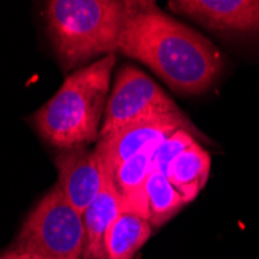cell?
Masks as SVG:
<instances>
[{"label":"cell","instance_id":"cell-15","mask_svg":"<svg viewBox=\"0 0 259 259\" xmlns=\"http://www.w3.org/2000/svg\"><path fill=\"white\" fill-rule=\"evenodd\" d=\"M0 259H33V257H27V256L14 254V253H10V251H4V253H0Z\"/></svg>","mask_w":259,"mask_h":259},{"label":"cell","instance_id":"cell-1","mask_svg":"<svg viewBox=\"0 0 259 259\" xmlns=\"http://www.w3.org/2000/svg\"><path fill=\"white\" fill-rule=\"evenodd\" d=\"M118 53L143 62L172 90L186 95L208 90L224 70V58L213 44L154 2H135Z\"/></svg>","mask_w":259,"mask_h":259},{"label":"cell","instance_id":"cell-3","mask_svg":"<svg viewBox=\"0 0 259 259\" xmlns=\"http://www.w3.org/2000/svg\"><path fill=\"white\" fill-rule=\"evenodd\" d=\"M135 2L129 0H52L45 20L55 50L72 68L98 55L118 53L124 23Z\"/></svg>","mask_w":259,"mask_h":259},{"label":"cell","instance_id":"cell-7","mask_svg":"<svg viewBox=\"0 0 259 259\" xmlns=\"http://www.w3.org/2000/svg\"><path fill=\"white\" fill-rule=\"evenodd\" d=\"M168 5L209 30L259 36V0H174Z\"/></svg>","mask_w":259,"mask_h":259},{"label":"cell","instance_id":"cell-11","mask_svg":"<svg viewBox=\"0 0 259 259\" xmlns=\"http://www.w3.org/2000/svg\"><path fill=\"white\" fill-rule=\"evenodd\" d=\"M211 168L209 154L197 143L182 151L166 169V176L172 186L186 202L194 200L205 186Z\"/></svg>","mask_w":259,"mask_h":259},{"label":"cell","instance_id":"cell-12","mask_svg":"<svg viewBox=\"0 0 259 259\" xmlns=\"http://www.w3.org/2000/svg\"><path fill=\"white\" fill-rule=\"evenodd\" d=\"M152 225L132 211H123L104 239V259H135L151 238Z\"/></svg>","mask_w":259,"mask_h":259},{"label":"cell","instance_id":"cell-5","mask_svg":"<svg viewBox=\"0 0 259 259\" xmlns=\"http://www.w3.org/2000/svg\"><path fill=\"white\" fill-rule=\"evenodd\" d=\"M172 98L154 79L134 65H123L115 76L100 137L152 116L179 113Z\"/></svg>","mask_w":259,"mask_h":259},{"label":"cell","instance_id":"cell-8","mask_svg":"<svg viewBox=\"0 0 259 259\" xmlns=\"http://www.w3.org/2000/svg\"><path fill=\"white\" fill-rule=\"evenodd\" d=\"M55 164L62 194L70 205L84 214L103 188V168L97 152L85 146L65 149L56 155Z\"/></svg>","mask_w":259,"mask_h":259},{"label":"cell","instance_id":"cell-13","mask_svg":"<svg viewBox=\"0 0 259 259\" xmlns=\"http://www.w3.org/2000/svg\"><path fill=\"white\" fill-rule=\"evenodd\" d=\"M145 202L148 222L152 227H161L188 203L169 179L155 169H152L145 185Z\"/></svg>","mask_w":259,"mask_h":259},{"label":"cell","instance_id":"cell-9","mask_svg":"<svg viewBox=\"0 0 259 259\" xmlns=\"http://www.w3.org/2000/svg\"><path fill=\"white\" fill-rule=\"evenodd\" d=\"M103 188L98 197L84 211L85 254L84 259H104V239L109 228L123 211V200L113 183V172L103 164Z\"/></svg>","mask_w":259,"mask_h":259},{"label":"cell","instance_id":"cell-6","mask_svg":"<svg viewBox=\"0 0 259 259\" xmlns=\"http://www.w3.org/2000/svg\"><path fill=\"white\" fill-rule=\"evenodd\" d=\"M179 129H186L194 137L205 140L199 129H196L193 123L186 118V115L183 112H179L152 116V118L137 121L120 131L100 137L95 152L103 166L113 172V169L120 163L137 155L138 152L146 149H157L163 140H166Z\"/></svg>","mask_w":259,"mask_h":259},{"label":"cell","instance_id":"cell-10","mask_svg":"<svg viewBox=\"0 0 259 259\" xmlns=\"http://www.w3.org/2000/svg\"><path fill=\"white\" fill-rule=\"evenodd\" d=\"M155 149L141 151L137 155L124 160L113 169V183L118 191L124 211L141 216L148 221L145 185L152 172V154Z\"/></svg>","mask_w":259,"mask_h":259},{"label":"cell","instance_id":"cell-2","mask_svg":"<svg viewBox=\"0 0 259 259\" xmlns=\"http://www.w3.org/2000/svg\"><path fill=\"white\" fill-rule=\"evenodd\" d=\"M115 61V55H107L76 70L33 115L34 127L45 141L64 151L98 141Z\"/></svg>","mask_w":259,"mask_h":259},{"label":"cell","instance_id":"cell-14","mask_svg":"<svg viewBox=\"0 0 259 259\" xmlns=\"http://www.w3.org/2000/svg\"><path fill=\"white\" fill-rule=\"evenodd\" d=\"M196 137L186 129H179L171 134L166 140H163L152 154V169L166 174L169 163L186 148L196 143Z\"/></svg>","mask_w":259,"mask_h":259},{"label":"cell","instance_id":"cell-4","mask_svg":"<svg viewBox=\"0 0 259 259\" xmlns=\"http://www.w3.org/2000/svg\"><path fill=\"white\" fill-rule=\"evenodd\" d=\"M7 251L33 259H84V218L56 185L34 206Z\"/></svg>","mask_w":259,"mask_h":259}]
</instances>
